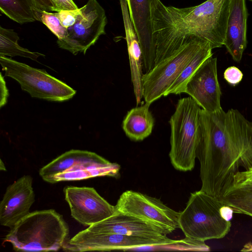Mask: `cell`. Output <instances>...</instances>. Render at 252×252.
<instances>
[{"label":"cell","mask_w":252,"mask_h":252,"mask_svg":"<svg viewBox=\"0 0 252 252\" xmlns=\"http://www.w3.org/2000/svg\"><path fill=\"white\" fill-rule=\"evenodd\" d=\"M196 158L200 190L219 198L240 167L252 169V122L239 111L200 109Z\"/></svg>","instance_id":"6da1fadb"},{"label":"cell","mask_w":252,"mask_h":252,"mask_svg":"<svg viewBox=\"0 0 252 252\" xmlns=\"http://www.w3.org/2000/svg\"><path fill=\"white\" fill-rule=\"evenodd\" d=\"M69 229L63 216L54 209L30 213L5 236L16 251H57L68 240Z\"/></svg>","instance_id":"7a4b0ae2"},{"label":"cell","mask_w":252,"mask_h":252,"mask_svg":"<svg viewBox=\"0 0 252 252\" xmlns=\"http://www.w3.org/2000/svg\"><path fill=\"white\" fill-rule=\"evenodd\" d=\"M166 7L175 27L183 36L195 35L209 42L213 49L224 45L229 0H207L186 8Z\"/></svg>","instance_id":"3957f363"},{"label":"cell","mask_w":252,"mask_h":252,"mask_svg":"<svg viewBox=\"0 0 252 252\" xmlns=\"http://www.w3.org/2000/svg\"><path fill=\"white\" fill-rule=\"evenodd\" d=\"M224 205L219 198L201 190L191 193L185 208L180 212L179 228L185 237L193 239L205 241L223 238L231 226L221 214Z\"/></svg>","instance_id":"277c9868"},{"label":"cell","mask_w":252,"mask_h":252,"mask_svg":"<svg viewBox=\"0 0 252 252\" xmlns=\"http://www.w3.org/2000/svg\"><path fill=\"white\" fill-rule=\"evenodd\" d=\"M200 109L190 96L181 98L169 121L171 128L169 156L172 165L178 170L191 171L194 167Z\"/></svg>","instance_id":"5b68a950"},{"label":"cell","mask_w":252,"mask_h":252,"mask_svg":"<svg viewBox=\"0 0 252 252\" xmlns=\"http://www.w3.org/2000/svg\"><path fill=\"white\" fill-rule=\"evenodd\" d=\"M120 169L118 164L111 162L95 153L71 150L42 167L39 174L45 182L54 184L99 176L117 177Z\"/></svg>","instance_id":"8992f818"},{"label":"cell","mask_w":252,"mask_h":252,"mask_svg":"<svg viewBox=\"0 0 252 252\" xmlns=\"http://www.w3.org/2000/svg\"><path fill=\"white\" fill-rule=\"evenodd\" d=\"M207 42L190 35L179 50L144 73L142 95L145 102L151 104L163 96L185 66Z\"/></svg>","instance_id":"52a82bcc"},{"label":"cell","mask_w":252,"mask_h":252,"mask_svg":"<svg viewBox=\"0 0 252 252\" xmlns=\"http://www.w3.org/2000/svg\"><path fill=\"white\" fill-rule=\"evenodd\" d=\"M0 63L5 76L19 82L22 89L32 97L61 102L68 100L76 94L75 90L44 69L31 67L5 56L0 57Z\"/></svg>","instance_id":"ba28073f"},{"label":"cell","mask_w":252,"mask_h":252,"mask_svg":"<svg viewBox=\"0 0 252 252\" xmlns=\"http://www.w3.org/2000/svg\"><path fill=\"white\" fill-rule=\"evenodd\" d=\"M174 240L167 235L162 237H143L112 233L92 232L87 229L79 232L65 242L62 249L66 252L133 250L141 247H155Z\"/></svg>","instance_id":"9c48e42d"},{"label":"cell","mask_w":252,"mask_h":252,"mask_svg":"<svg viewBox=\"0 0 252 252\" xmlns=\"http://www.w3.org/2000/svg\"><path fill=\"white\" fill-rule=\"evenodd\" d=\"M80 9L81 13L74 24L67 29L65 37L57 41L60 48L73 55L85 54L100 35L106 34L107 17L97 0H89Z\"/></svg>","instance_id":"30bf717a"},{"label":"cell","mask_w":252,"mask_h":252,"mask_svg":"<svg viewBox=\"0 0 252 252\" xmlns=\"http://www.w3.org/2000/svg\"><path fill=\"white\" fill-rule=\"evenodd\" d=\"M116 209L151 223L170 234L178 228L180 212L168 207L159 199L133 190L120 195Z\"/></svg>","instance_id":"8fae6325"},{"label":"cell","mask_w":252,"mask_h":252,"mask_svg":"<svg viewBox=\"0 0 252 252\" xmlns=\"http://www.w3.org/2000/svg\"><path fill=\"white\" fill-rule=\"evenodd\" d=\"M65 199L73 218L88 227L113 215L115 206L109 203L91 187L66 186L64 188Z\"/></svg>","instance_id":"7c38bea8"},{"label":"cell","mask_w":252,"mask_h":252,"mask_svg":"<svg viewBox=\"0 0 252 252\" xmlns=\"http://www.w3.org/2000/svg\"><path fill=\"white\" fill-rule=\"evenodd\" d=\"M217 62V58L213 56L205 60L189 80L185 91L202 109L209 112L222 109Z\"/></svg>","instance_id":"4fadbf2b"},{"label":"cell","mask_w":252,"mask_h":252,"mask_svg":"<svg viewBox=\"0 0 252 252\" xmlns=\"http://www.w3.org/2000/svg\"><path fill=\"white\" fill-rule=\"evenodd\" d=\"M34 201L32 178L24 175L6 188L0 203V225L13 228L30 213Z\"/></svg>","instance_id":"5bb4252c"},{"label":"cell","mask_w":252,"mask_h":252,"mask_svg":"<svg viewBox=\"0 0 252 252\" xmlns=\"http://www.w3.org/2000/svg\"><path fill=\"white\" fill-rule=\"evenodd\" d=\"M126 1L130 18L142 50L144 73H147L155 66L156 54L153 34L152 0Z\"/></svg>","instance_id":"9a60e30c"},{"label":"cell","mask_w":252,"mask_h":252,"mask_svg":"<svg viewBox=\"0 0 252 252\" xmlns=\"http://www.w3.org/2000/svg\"><path fill=\"white\" fill-rule=\"evenodd\" d=\"M87 229L95 232L143 237H162L168 234L165 230L151 223L117 209L113 215L88 227Z\"/></svg>","instance_id":"2e32d148"},{"label":"cell","mask_w":252,"mask_h":252,"mask_svg":"<svg viewBox=\"0 0 252 252\" xmlns=\"http://www.w3.org/2000/svg\"><path fill=\"white\" fill-rule=\"evenodd\" d=\"M248 11L246 0H229V15L224 46L233 60L240 62L247 45Z\"/></svg>","instance_id":"e0dca14e"},{"label":"cell","mask_w":252,"mask_h":252,"mask_svg":"<svg viewBox=\"0 0 252 252\" xmlns=\"http://www.w3.org/2000/svg\"><path fill=\"white\" fill-rule=\"evenodd\" d=\"M129 60L131 81L134 93L138 105L142 95L143 57L137 35L130 20L126 0H119Z\"/></svg>","instance_id":"ac0fdd59"},{"label":"cell","mask_w":252,"mask_h":252,"mask_svg":"<svg viewBox=\"0 0 252 252\" xmlns=\"http://www.w3.org/2000/svg\"><path fill=\"white\" fill-rule=\"evenodd\" d=\"M151 103L132 108L128 111L122 123V128L131 140L142 141L152 133L155 119L149 110Z\"/></svg>","instance_id":"d6986e66"},{"label":"cell","mask_w":252,"mask_h":252,"mask_svg":"<svg viewBox=\"0 0 252 252\" xmlns=\"http://www.w3.org/2000/svg\"><path fill=\"white\" fill-rule=\"evenodd\" d=\"M212 49L210 43L207 42L185 66L163 96L170 94L185 93L186 85L190 78L203 62L213 56Z\"/></svg>","instance_id":"ffe728a7"},{"label":"cell","mask_w":252,"mask_h":252,"mask_svg":"<svg viewBox=\"0 0 252 252\" xmlns=\"http://www.w3.org/2000/svg\"><path fill=\"white\" fill-rule=\"evenodd\" d=\"M233 213L252 217V188L231 186L219 198Z\"/></svg>","instance_id":"44dd1931"},{"label":"cell","mask_w":252,"mask_h":252,"mask_svg":"<svg viewBox=\"0 0 252 252\" xmlns=\"http://www.w3.org/2000/svg\"><path fill=\"white\" fill-rule=\"evenodd\" d=\"M0 9L7 17L20 24L36 21L37 8L33 0H0Z\"/></svg>","instance_id":"7402d4cb"},{"label":"cell","mask_w":252,"mask_h":252,"mask_svg":"<svg viewBox=\"0 0 252 252\" xmlns=\"http://www.w3.org/2000/svg\"><path fill=\"white\" fill-rule=\"evenodd\" d=\"M19 37L18 34L11 29L0 27V57L19 56L30 58L37 61L39 57L45 55L38 52H32L21 47L18 43Z\"/></svg>","instance_id":"603a6c76"},{"label":"cell","mask_w":252,"mask_h":252,"mask_svg":"<svg viewBox=\"0 0 252 252\" xmlns=\"http://www.w3.org/2000/svg\"><path fill=\"white\" fill-rule=\"evenodd\" d=\"M154 249L157 250H189L195 251H209L210 247L207 246L205 241L193 239L185 237V239L180 240H174L173 242L163 245L155 247H149L146 250Z\"/></svg>","instance_id":"cb8c5ba5"},{"label":"cell","mask_w":252,"mask_h":252,"mask_svg":"<svg viewBox=\"0 0 252 252\" xmlns=\"http://www.w3.org/2000/svg\"><path fill=\"white\" fill-rule=\"evenodd\" d=\"M35 18L36 21L46 25L59 40H62L65 37L67 28L62 25L56 12L52 13L37 9L35 11Z\"/></svg>","instance_id":"d4e9b609"},{"label":"cell","mask_w":252,"mask_h":252,"mask_svg":"<svg viewBox=\"0 0 252 252\" xmlns=\"http://www.w3.org/2000/svg\"><path fill=\"white\" fill-rule=\"evenodd\" d=\"M62 25L65 28L73 26L81 13V9L61 10L56 12Z\"/></svg>","instance_id":"484cf974"},{"label":"cell","mask_w":252,"mask_h":252,"mask_svg":"<svg viewBox=\"0 0 252 252\" xmlns=\"http://www.w3.org/2000/svg\"><path fill=\"white\" fill-rule=\"evenodd\" d=\"M231 186L252 188V169L237 172L233 177Z\"/></svg>","instance_id":"4316f807"},{"label":"cell","mask_w":252,"mask_h":252,"mask_svg":"<svg viewBox=\"0 0 252 252\" xmlns=\"http://www.w3.org/2000/svg\"><path fill=\"white\" fill-rule=\"evenodd\" d=\"M223 77L228 84L234 86L241 81L243 74L238 67L232 66L227 68L225 70L223 73Z\"/></svg>","instance_id":"83f0119b"},{"label":"cell","mask_w":252,"mask_h":252,"mask_svg":"<svg viewBox=\"0 0 252 252\" xmlns=\"http://www.w3.org/2000/svg\"><path fill=\"white\" fill-rule=\"evenodd\" d=\"M53 3L55 12L61 10H70L78 9V7L73 0H50Z\"/></svg>","instance_id":"f1b7e54d"},{"label":"cell","mask_w":252,"mask_h":252,"mask_svg":"<svg viewBox=\"0 0 252 252\" xmlns=\"http://www.w3.org/2000/svg\"><path fill=\"white\" fill-rule=\"evenodd\" d=\"M37 9L47 12H55V7L50 0H33Z\"/></svg>","instance_id":"f546056e"},{"label":"cell","mask_w":252,"mask_h":252,"mask_svg":"<svg viewBox=\"0 0 252 252\" xmlns=\"http://www.w3.org/2000/svg\"><path fill=\"white\" fill-rule=\"evenodd\" d=\"M0 107L4 106L7 102L8 96V90L6 86L5 82L1 73H0Z\"/></svg>","instance_id":"4dcf8cb0"},{"label":"cell","mask_w":252,"mask_h":252,"mask_svg":"<svg viewBox=\"0 0 252 252\" xmlns=\"http://www.w3.org/2000/svg\"><path fill=\"white\" fill-rule=\"evenodd\" d=\"M241 251L243 252H252V243L249 242L246 244Z\"/></svg>","instance_id":"1f68e13d"},{"label":"cell","mask_w":252,"mask_h":252,"mask_svg":"<svg viewBox=\"0 0 252 252\" xmlns=\"http://www.w3.org/2000/svg\"><path fill=\"white\" fill-rule=\"evenodd\" d=\"M0 170H3V171H6V167H5V166L4 165V164L3 162V161H2L1 159H0Z\"/></svg>","instance_id":"d6a6232c"},{"label":"cell","mask_w":252,"mask_h":252,"mask_svg":"<svg viewBox=\"0 0 252 252\" xmlns=\"http://www.w3.org/2000/svg\"><path fill=\"white\" fill-rule=\"evenodd\" d=\"M251 0L252 2V0Z\"/></svg>","instance_id":"836d02e7"}]
</instances>
